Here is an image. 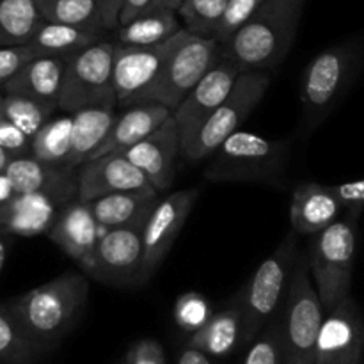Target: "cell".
<instances>
[{"mask_svg":"<svg viewBox=\"0 0 364 364\" xmlns=\"http://www.w3.org/2000/svg\"><path fill=\"white\" fill-rule=\"evenodd\" d=\"M89 297L84 274L66 272L7 302L39 354L55 347L77 323Z\"/></svg>","mask_w":364,"mask_h":364,"instance_id":"6da1fadb","label":"cell"},{"mask_svg":"<svg viewBox=\"0 0 364 364\" xmlns=\"http://www.w3.org/2000/svg\"><path fill=\"white\" fill-rule=\"evenodd\" d=\"M306 0H265L255 16L220 45V59L242 71L274 70L284 60L297 36Z\"/></svg>","mask_w":364,"mask_h":364,"instance_id":"7a4b0ae2","label":"cell"},{"mask_svg":"<svg viewBox=\"0 0 364 364\" xmlns=\"http://www.w3.org/2000/svg\"><path fill=\"white\" fill-rule=\"evenodd\" d=\"M288 142L238 130L212 155L205 169L210 181H249L281 187L288 162Z\"/></svg>","mask_w":364,"mask_h":364,"instance_id":"3957f363","label":"cell"},{"mask_svg":"<svg viewBox=\"0 0 364 364\" xmlns=\"http://www.w3.org/2000/svg\"><path fill=\"white\" fill-rule=\"evenodd\" d=\"M299 256L297 233L291 230L276 251L252 274L251 281L240 294L242 345L252 343L263 327L279 311Z\"/></svg>","mask_w":364,"mask_h":364,"instance_id":"277c9868","label":"cell"},{"mask_svg":"<svg viewBox=\"0 0 364 364\" xmlns=\"http://www.w3.org/2000/svg\"><path fill=\"white\" fill-rule=\"evenodd\" d=\"M219 60V41L196 36L183 28L174 38H171L169 50L166 53L159 78L144 96L142 103H159L174 112L185 96Z\"/></svg>","mask_w":364,"mask_h":364,"instance_id":"5b68a950","label":"cell"},{"mask_svg":"<svg viewBox=\"0 0 364 364\" xmlns=\"http://www.w3.org/2000/svg\"><path fill=\"white\" fill-rule=\"evenodd\" d=\"M358 219L348 215L315 235L309 247V270L323 311L331 313L350 297L354 272Z\"/></svg>","mask_w":364,"mask_h":364,"instance_id":"8992f818","label":"cell"},{"mask_svg":"<svg viewBox=\"0 0 364 364\" xmlns=\"http://www.w3.org/2000/svg\"><path fill=\"white\" fill-rule=\"evenodd\" d=\"M281 315L287 364H316V343L326 311L313 283L308 256H299Z\"/></svg>","mask_w":364,"mask_h":364,"instance_id":"52a82bcc","label":"cell"},{"mask_svg":"<svg viewBox=\"0 0 364 364\" xmlns=\"http://www.w3.org/2000/svg\"><path fill=\"white\" fill-rule=\"evenodd\" d=\"M114 57L116 43L100 41L68 59L59 110L73 116L92 107L116 109Z\"/></svg>","mask_w":364,"mask_h":364,"instance_id":"ba28073f","label":"cell"},{"mask_svg":"<svg viewBox=\"0 0 364 364\" xmlns=\"http://www.w3.org/2000/svg\"><path fill=\"white\" fill-rule=\"evenodd\" d=\"M270 84L269 71H244L228 98L212 114L191 148L183 153L191 162L208 159L219 146L240 130V124L255 112Z\"/></svg>","mask_w":364,"mask_h":364,"instance_id":"9c48e42d","label":"cell"},{"mask_svg":"<svg viewBox=\"0 0 364 364\" xmlns=\"http://www.w3.org/2000/svg\"><path fill=\"white\" fill-rule=\"evenodd\" d=\"M358 50L338 45L320 52L302 77L301 100L309 124H316L333 110L355 70Z\"/></svg>","mask_w":364,"mask_h":364,"instance_id":"30bf717a","label":"cell"},{"mask_svg":"<svg viewBox=\"0 0 364 364\" xmlns=\"http://www.w3.org/2000/svg\"><path fill=\"white\" fill-rule=\"evenodd\" d=\"M146 220L116 230H103L89 276L109 284L142 283L144 279Z\"/></svg>","mask_w":364,"mask_h":364,"instance_id":"8fae6325","label":"cell"},{"mask_svg":"<svg viewBox=\"0 0 364 364\" xmlns=\"http://www.w3.org/2000/svg\"><path fill=\"white\" fill-rule=\"evenodd\" d=\"M242 73L244 71L237 64L220 59L176 107L173 117L180 132L181 151L185 153L191 148L201 128L228 98Z\"/></svg>","mask_w":364,"mask_h":364,"instance_id":"7c38bea8","label":"cell"},{"mask_svg":"<svg viewBox=\"0 0 364 364\" xmlns=\"http://www.w3.org/2000/svg\"><path fill=\"white\" fill-rule=\"evenodd\" d=\"M198 188H187L160 198L153 212L146 220L142 231L144 242V279H149L156 267L162 263L167 252L173 247L174 240L183 230L196 201H198Z\"/></svg>","mask_w":364,"mask_h":364,"instance_id":"4fadbf2b","label":"cell"},{"mask_svg":"<svg viewBox=\"0 0 364 364\" xmlns=\"http://www.w3.org/2000/svg\"><path fill=\"white\" fill-rule=\"evenodd\" d=\"M169 41L156 46H123L116 43L114 89H116L117 105H141L144 96L159 78L164 59L169 50Z\"/></svg>","mask_w":364,"mask_h":364,"instance_id":"5bb4252c","label":"cell"},{"mask_svg":"<svg viewBox=\"0 0 364 364\" xmlns=\"http://www.w3.org/2000/svg\"><path fill=\"white\" fill-rule=\"evenodd\" d=\"M364 350V318L352 297L327 313L316 343V364H359Z\"/></svg>","mask_w":364,"mask_h":364,"instance_id":"9a60e30c","label":"cell"},{"mask_svg":"<svg viewBox=\"0 0 364 364\" xmlns=\"http://www.w3.org/2000/svg\"><path fill=\"white\" fill-rule=\"evenodd\" d=\"M46 235L57 247L75 259L85 274H89L102 235L89 203L73 199L63 205Z\"/></svg>","mask_w":364,"mask_h":364,"instance_id":"2e32d148","label":"cell"},{"mask_svg":"<svg viewBox=\"0 0 364 364\" xmlns=\"http://www.w3.org/2000/svg\"><path fill=\"white\" fill-rule=\"evenodd\" d=\"M123 155L144 174L151 187L159 192L169 188L176 174L178 156L183 155L180 132L174 117L171 116L159 130Z\"/></svg>","mask_w":364,"mask_h":364,"instance_id":"e0dca14e","label":"cell"},{"mask_svg":"<svg viewBox=\"0 0 364 364\" xmlns=\"http://www.w3.org/2000/svg\"><path fill=\"white\" fill-rule=\"evenodd\" d=\"M151 187L144 174L123 155H107L91 160L78 169V199L84 203L96 201L110 194L139 191Z\"/></svg>","mask_w":364,"mask_h":364,"instance_id":"ac0fdd59","label":"cell"},{"mask_svg":"<svg viewBox=\"0 0 364 364\" xmlns=\"http://www.w3.org/2000/svg\"><path fill=\"white\" fill-rule=\"evenodd\" d=\"M6 174L14 194H45L59 205L78 199L77 176L73 171L48 166L31 155L11 160Z\"/></svg>","mask_w":364,"mask_h":364,"instance_id":"d6986e66","label":"cell"},{"mask_svg":"<svg viewBox=\"0 0 364 364\" xmlns=\"http://www.w3.org/2000/svg\"><path fill=\"white\" fill-rule=\"evenodd\" d=\"M343 205L338 199L333 185H322L316 181H302L295 185L290 203L291 230L297 235L322 233L340 220Z\"/></svg>","mask_w":364,"mask_h":364,"instance_id":"ffe728a7","label":"cell"},{"mask_svg":"<svg viewBox=\"0 0 364 364\" xmlns=\"http://www.w3.org/2000/svg\"><path fill=\"white\" fill-rule=\"evenodd\" d=\"M171 116L173 112L159 103H142V105L128 107L121 116L116 117V123H114L109 137L100 146L91 160L128 151L135 144L148 139L153 132L159 130Z\"/></svg>","mask_w":364,"mask_h":364,"instance_id":"44dd1931","label":"cell"},{"mask_svg":"<svg viewBox=\"0 0 364 364\" xmlns=\"http://www.w3.org/2000/svg\"><path fill=\"white\" fill-rule=\"evenodd\" d=\"M66 60L57 57H36L4 84L6 95H20L59 110Z\"/></svg>","mask_w":364,"mask_h":364,"instance_id":"7402d4cb","label":"cell"},{"mask_svg":"<svg viewBox=\"0 0 364 364\" xmlns=\"http://www.w3.org/2000/svg\"><path fill=\"white\" fill-rule=\"evenodd\" d=\"M59 206L45 194H14L11 201L0 206V233L16 237L48 233Z\"/></svg>","mask_w":364,"mask_h":364,"instance_id":"603a6c76","label":"cell"},{"mask_svg":"<svg viewBox=\"0 0 364 364\" xmlns=\"http://www.w3.org/2000/svg\"><path fill=\"white\" fill-rule=\"evenodd\" d=\"M159 199V191L155 187H148L105 196V198L91 201L89 205H91L100 230L103 231L127 228L132 226V224L148 220L149 213L153 212Z\"/></svg>","mask_w":364,"mask_h":364,"instance_id":"cb8c5ba5","label":"cell"},{"mask_svg":"<svg viewBox=\"0 0 364 364\" xmlns=\"http://www.w3.org/2000/svg\"><path fill=\"white\" fill-rule=\"evenodd\" d=\"M73 132H71V153L66 169H80L92 159L100 146L105 142L116 123V109L92 107L73 114Z\"/></svg>","mask_w":364,"mask_h":364,"instance_id":"d4e9b609","label":"cell"},{"mask_svg":"<svg viewBox=\"0 0 364 364\" xmlns=\"http://www.w3.org/2000/svg\"><path fill=\"white\" fill-rule=\"evenodd\" d=\"M238 343H242V311L240 297L233 299L223 311L194 333L188 340V347L198 348L212 358H224L231 354Z\"/></svg>","mask_w":364,"mask_h":364,"instance_id":"484cf974","label":"cell"},{"mask_svg":"<svg viewBox=\"0 0 364 364\" xmlns=\"http://www.w3.org/2000/svg\"><path fill=\"white\" fill-rule=\"evenodd\" d=\"M100 41H103L102 32L43 21L32 36L28 46L38 57H57L68 60Z\"/></svg>","mask_w":364,"mask_h":364,"instance_id":"4316f807","label":"cell"},{"mask_svg":"<svg viewBox=\"0 0 364 364\" xmlns=\"http://www.w3.org/2000/svg\"><path fill=\"white\" fill-rule=\"evenodd\" d=\"M176 13L169 9H149L117 28V43L123 46H156L183 31Z\"/></svg>","mask_w":364,"mask_h":364,"instance_id":"83f0119b","label":"cell"},{"mask_svg":"<svg viewBox=\"0 0 364 364\" xmlns=\"http://www.w3.org/2000/svg\"><path fill=\"white\" fill-rule=\"evenodd\" d=\"M43 21L36 0H0V48L28 45Z\"/></svg>","mask_w":364,"mask_h":364,"instance_id":"f1b7e54d","label":"cell"},{"mask_svg":"<svg viewBox=\"0 0 364 364\" xmlns=\"http://www.w3.org/2000/svg\"><path fill=\"white\" fill-rule=\"evenodd\" d=\"M71 132H73V117L70 114L52 117L32 137L31 156L48 166L66 169L71 153Z\"/></svg>","mask_w":364,"mask_h":364,"instance_id":"f546056e","label":"cell"},{"mask_svg":"<svg viewBox=\"0 0 364 364\" xmlns=\"http://www.w3.org/2000/svg\"><path fill=\"white\" fill-rule=\"evenodd\" d=\"M41 18L50 23L71 25L87 31H105L96 0H36Z\"/></svg>","mask_w":364,"mask_h":364,"instance_id":"4dcf8cb0","label":"cell"},{"mask_svg":"<svg viewBox=\"0 0 364 364\" xmlns=\"http://www.w3.org/2000/svg\"><path fill=\"white\" fill-rule=\"evenodd\" d=\"M39 355L7 304H0V363L32 364Z\"/></svg>","mask_w":364,"mask_h":364,"instance_id":"1f68e13d","label":"cell"},{"mask_svg":"<svg viewBox=\"0 0 364 364\" xmlns=\"http://www.w3.org/2000/svg\"><path fill=\"white\" fill-rule=\"evenodd\" d=\"M55 110L36 100L27 98L20 95H6L4 92V102L0 116L6 117L7 121L20 128L25 135L34 137L50 119H52Z\"/></svg>","mask_w":364,"mask_h":364,"instance_id":"d6a6232c","label":"cell"},{"mask_svg":"<svg viewBox=\"0 0 364 364\" xmlns=\"http://www.w3.org/2000/svg\"><path fill=\"white\" fill-rule=\"evenodd\" d=\"M228 0H185L178 9L185 28L196 36L215 38L217 28L226 13Z\"/></svg>","mask_w":364,"mask_h":364,"instance_id":"836d02e7","label":"cell"},{"mask_svg":"<svg viewBox=\"0 0 364 364\" xmlns=\"http://www.w3.org/2000/svg\"><path fill=\"white\" fill-rule=\"evenodd\" d=\"M244 364H287L281 309L252 341Z\"/></svg>","mask_w":364,"mask_h":364,"instance_id":"e575fe53","label":"cell"},{"mask_svg":"<svg viewBox=\"0 0 364 364\" xmlns=\"http://www.w3.org/2000/svg\"><path fill=\"white\" fill-rule=\"evenodd\" d=\"M212 316L213 313L210 302L198 291H187V294L180 295L174 304V320L180 329L187 331V333H198Z\"/></svg>","mask_w":364,"mask_h":364,"instance_id":"d590c367","label":"cell"},{"mask_svg":"<svg viewBox=\"0 0 364 364\" xmlns=\"http://www.w3.org/2000/svg\"><path fill=\"white\" fill-rule=\"evenodd\" d=\"M265 0H228L226 13H224L223 21H220L219 28H217L215 41H219L220 45L226 43L231 36L237 31H240L252 16H255L256 11L262 7V4Z\"/></svg>","mask_w":364,"mask_h":364,"instance_id":"8d00e7d4","label":"cell"},{"mask_svg":"<svg viewBox=\"0 0 364 364\" xmlns=\"http://www.w3.org/2000/svg\"><path fill=\"white\" fill-rule=\"evenodd\" d=\"M36 52L28 45L9 46V48H0V85L11 80L23 66H27L31 60L36 59Z\"/></svg>","mask_w":364,"mask_h":364,"instance_id":"74e56055","label":"cell"},{"mask_svg":"<svg viewBox=\"0 0 364 364\" xmlns=\"http://www.w3.org/2000/svg\"><path fill=\"white\" fill-rule=\"evenodd\" d=\"M32 139L25 135L18 127H14L11 121L0 116V148L6 153H9L13 159L18 156L31 155Z\"/></svg>","mask_w":364,"mask_h":364,"instance_id":"f35d334b","label":"cell"},{"mask_svg":"<svg viewBox=\"0 0 364 364\" xmlns=\"http://www.w3.org/2000/svg\"><path fill=\"white\" fill-rule=\"evenodd\" d=\"M338 199L341 201L345 210H348V215L358 219L359 213L364 210V180L347 181V183L333 185Z\"/></svg>","mask_w":364,"mask_h":364,"instance_id":"ab89813d","label":"cell"},{"mask_svg":"<svg viewBox=\"0 0 364 364\" xmlns=\"http://www.w3.org/2000/svg\"><path fill=\"white\" fill-rule=\"evenodd\" d=\"M123 364H166V355L159 341L141 340L128 350Z\"/></svg>","mask_w":364,"mask_h":364,"instance_id":"60d3db41","label":"cell"},{"mask_svg":"<svg viewBox=\"0 0 364 364\" xmlns=\"http://www.w3.org/2000/svg\"><path fill=\"white\" fill-rule=\"evenodd\" d=\"M96 2H98L103 28H105V31L119 28V14L124 0H96Z\"/></svg>","mask_w":364,"mask_h":364,"instance_id":"b9f144b4","label":"cell"},{"mask_svg":"<svg viewBox=\"0 0 364 364\" xmlns=\"http://www.w3.org/2000/svg\"><path fill=\"white\" fill-rule=\"evenodd\" d=\"M153 2L155 0H124L119 14V27L121 25L130 23L132 20H135L142 13H146L153 6Z\"/></svg>","mask_w":364,"mask_h":364,"instance_id":"7bdbcfd3","label":"cell"},{"mask_svg":"<svg viewBox=\"0 0 364 364\" xmlns=\"http://www.w3.org/2000/svg\"><path fill=\"white\" fill-rule=\"evenodd\" d=\"M178 364H212V361H210V355H206L205 352L187 347L178 358Z\"/></svg>","mask_w":364,"mask_h":364,"instance_id":"ee69618b","label":"cell"},{"mask_svg":"<svg viewBox=\"0 0 364 364\" xmlns=\"http://www.w3.org/2000/svg\"><path fill=\"white\" fill-rule=\"evenodd\" d=\"M13 198H14V188L13 185H11L9 178H7L6 173H0V206H4Z\"/></svg>","mask_w":364,"mask_h":364,"instance_id":"f6af8a7d","label":"cell"},{"mask_svg":"<svg viewBox=\"0 0 364 364\" xmlns=\"http://www.w3.org/2000/svg\"><path fill=\"white\" fill-rule=\"evenodd\" d=\"M183 2L185 0H155L149 9H169V11H174V13H178V9H180Z\"/></svg>","mask_w":364,"mask_h":364,"instance_id":"bcb514c9","label":"cell"},{"mask_svg":"<svg viewBox=\"0 0 364 364\" xmlns=\"http://www.w3.org/2000/svg\"><path fill=\"white\" fill-rule=\"evenodd\" d=\"M7 255H9V242H7V235L0 233V276H2L4 269H6Z\"/></svg>","mask_w":364,"mask_h":364,"instance_id":"7dc6e473","label":"cell"},{"mask_svg":"<svg viewBox=\"0 0 364 364\" xmlns=\"http://www.w3.org/2000/svg\"><path fill=\"white\" fill-rule=\"evenodd\" d=\"M11 160H13V156L0 148V173H6V169H7V166H9Z\"/></svg>","mask_w":364,"mask_h":364,"instance_id":"c3c4849f","label":"cell"},{"mask_svg":"<svg viewBox=\"0 0 364 364\" xmlns=\"http://www.w3.org/2000/svg\"><path fill=\"white\" fill-rule=\"evenodd\" d=\"M2 102H4V89L0 85V110H2Z\"/></svg>","mask_w":364,"mask_h":364,"instance_id":"681fc988","label":"cell"}]
</instances>
